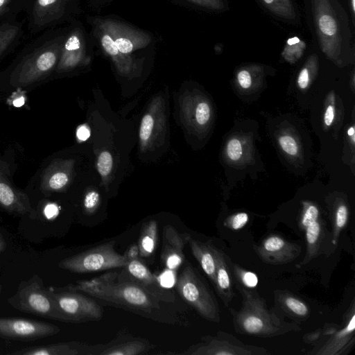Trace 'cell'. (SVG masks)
I'll use <instances>...</instances> for the list:
<instances>
[{"instance_id":"45","label":"cell","mask_w":355,"mask_h":355,"mask_svg":"<svg viewBox=\"0 0 355 355\" xmlns=\"http://www.w3.org/2000/svg\"><path fill=\"white\" fill-rule=\"evenodd\" d=\"M299 42V39L297 37H293L288 40V44H295Z\"/></svg>"},{"instance_id":"20","label":"cell","mask_w":355,"mask_h":355,"mask_svg":"<svg viewBox=\"0 0 355 355\" xmlns=\"http://www.w3.org/2000/svg\"><path fill=\"white\" fill-rule=\"evenodd\" d=\"M355 315L353 313L351 319L347 326L340 330L333 339L329 342V345L325 346L322 354H336V351L339 350L342 346L345 345L350 338L355 329Z\"/></svg>"},{"instance_id":"36","label":"cell","mask_w":355,"mask_h":355,"mask_svg":"<svg viewBox=\"0 0 355 355\" xmlns=\"http://www.w3.org/2000/svg\"><path fill=\"white\" fill-rule=\"evenodd\" d=\"M238 80L243 88L247 89L251 85V76L248 71H241L238 74Z\"/></svg>"},{"instance_id":"30","label":"cell","mask_w":355,"mask_h":355,"mask_svg":"<svg viewBox=\"0 0 355 355\" xmlns=\"http://www.w3.org/2000/svg\"><path fill=\"white\" fill-rule=\"evenodd\" d=\"M210 109L206 103H200L198 105L196 111V118L198 124L205 125L209 119Z\"/></svg>"},{"instance_id":"21","label":"cell","mask_w":355,"mask_h":355,"mask_svg":"<svg viewBox=\"0 0 355 355\" xmlns=\"http://www.w3.org/2000/svg\"><path fill=\"white\" fill-rule=\"evenodd\" d=\"M288 248V244L283 239L277 236H272L263 241L261 254L273 255L277 259V254L286 253Z\"/></svg>"},{"instance_id":"31","label":"cell","mask_w":355,"mask_h":355,"mask_svg":"<svg viewBox=\"0 0 355 355\" xmlns=\"http://www.w3.org/2000/svg\"><path fill=\"white\" fill-rule=\"evenodd\" d=\"M227 155L232 160H238L242 155V146L237 139H231L227 144Z\"/></svg>"},{"instance_id":"44","label":"cell","mask_w":355,"mask_h":355,"mask_svg":"<svg viewBox=\"0 0 355 355\" xmlns=\"http://www.w3.org/2000/svg\"><path fill=\"white\" fill-rule=\"evenodd\" d=\"M5 247H6L5 240H4L2 234L0 233V254L4 250ZM1 286L0 285V293H1Z\"/></svg>"},{"instance_id":"16","label":"cell","mask_w":355,"mask_h":355,"mask_svg":"<svg viewBox=\"0 0 355 355\" xmlns=\"http://www.w3.org/2000/svg\"><path fill=\"white\" fill-rule=\"evenodd\" d=\"M216 257V289L227 306L232 298V281L223 253L214 247Z\"/></svg>"},{"instance_id":"41","label":"cell","mask_w":355,"mask_h":355,"mask_svg":"<svg viewBox=\"0 0 355 355\" xmlns=\"http://www.w3.org/2000/svg\"><path fill=\"white\" fill-rule=\"evenodd\" d=\"M334 118V107L332 105L328 106L325 111L324 121L327 125H330Z\"/></svg>"},{"instance_id":"8","label":"cell","mask_w":355,"mask_h":355,"mask_svg":"<svg viewBox=\"0 0 355 355\" xmlns=\"http://www.w3.org/2000/svg\"><path fill=\"white\" fill-rule=\"evenodd\" d=\"M118 272V281L135 282L146 288L159 300L173 306L177 302L175 295L161 284L158 277L150 270L138 258L130 259Z\"/></svg>"},{"instance_id":"7","label":"cell","mask_w":355,"mask_h":355,"mask_svg":"<svg viewBox=\"0 0 355 355\" xmlns=\"http://www.w3.org/2000/svg\"><path fill=\"white\" fill-rule=\"evenodd\" d=\"M64 289L49 293L65 322H84L102 318L103 309L95 300L76 291Z\"/></svg>"},{"instance_id":"35","label":"cell","mask_w":355,"mask_h":355,"mask_svg":"<svg viewBox=\"0 0 355 355\" xmlns=\"http://www.w3.org/2000/svg\"><path fill=\"white\" fill-rule=\"evenodd\" d=\"M114 43L119 51L123 53H130L133 49L132 42L126 38H117L115 40Z\"/></svg>"},{"instance_id":"26","label":"cell","mask_w":355,"mask_h":355,"mask_svg":"<svg viewBox=\"0 0 355 355\" xmlns=\"http://www.w3.org/2000/svg\"><path fill=\"white\" fill-rule=\"evenodd\" d=\"M320 31L326 35L331 36L337 31V25L334 18L329 15L322 16L318 22Z\"/></svg>"},{"instance_id":"5","label":"cell","mask_w":355,"mask_h":355,"mask_svg":"<svg viewBox=\"0 0 355 355\" xmlns=\"http://www.w3.org/2000/svg\"><path fill=\"white\" fill-rule=\"evenodd\" d=\"M8 302L21 311L65 322L49 291L43 287L39 277L21 282L16 294L8 299Z\"/></svg>"},{"instance_id":"39","label":"cell","mask_w":355,"mask_h":355,"mask_svg":"<svg viewBox=\"0 0 355 355\" xmlns=\"http://www.w3.org/2000/svg\"><path fill=\"white\" fill-rule=\"evenodd\" d=\"M58 211V208L55 205L49 204L46 206L44 213L48 219H51L56 217Z\"/></svg>"},{"instance_id":"25","label":"cell","mask_w":355,"mask_h":355,"mask_svg":"<svg viewBox=\"0 0 355 355\" xmlns=\"http://www.w3.org/2000/svg\"><path fill=\"white\" fill-rule=\"evenodd\" d=\"M286 306L294 313L297 315L304 316L308 313L306 305L293 297H286L285 298Z\"/></svg>"},{"instance_id":"4","label":"cell","mask_w":355,"mask_h":355,"mask_svg":"<svg viewBox=\"0 0 355 355\" xmlns=\"http://www.w3.org/2000/svg\"><path fill=\"white\" fill-rule=\"evenodd\" d=\"M115 242L109 241L62 260L60 268L76 273H89L121 268L128 260L125 254L118 253Z\"/></svg>"},{"instance_id":"12","label":"cell","mask_w":355,"mask_h":355,"mask_svg":"<svg viewBox=\"0 0 355 355\" xmlns=\"http://www.w3.org/2000/svg\"><path fill=\"white\" fill-rule=\"evenodd\" d=\"M161 261L168 269L176 270L184 261L183 248L186 233L181 234L173 226L164 227Z\"/></svg>"},{"instance_id":"14","label":"cell","mask_w":355,"mask_h":355,"mask_svg":"<svg viewBox=\"0 0 355 355\" xmlns=\"http://www.w3.org/2000/svg\"><path fill=\"white\" fill-rule=\"evenodd\" d=\"M186 239L194 257L214 286H216V264L214 246L212 244L205 243L194 239L187 233H186Z\"/></svg>"},{"instance_id":"48","label":"cell","mask_w":355,"mask_h":355,"mask_svg":"<svg viewBox=\"0 0 355 355\" xmlns=\"http://www.w3.org/2000/svg\"><path fill=\"white\" fill-rule=\"evenodd\" d=\"M266 3L270 4L274 0H263Z\"/></svg>"},{"instance_id":"24","label":"cell","mask_w":355,"mask_h":355,"mask_svg":"<svg viewBox=\"0 0 355 355\" xmlns=\"http://www.w3.org/2000/svg\"><path fill=\"white\" fill-rule=\"evenodd\" d=\"M113 165L112 157L109 152H102L98 159L97 168L100 174L103 176L108 175Z\"/></svg>"},{"instance_id":"38","label":"cell","mask_w":355,"mask_h":355,"mask_svg":"<svg viewBox=\"0 0 355 355\" xmlns=\"http://www.w3.org/2000/svg\"><path fill=\"white\" fill-rule=\"evenodd\" d=\"M309 81V72L307 69H303L300 73L298 77V85L300 88L304 89L307 87Z\"/></svg>"},{"instance_id":"18","label":"cell","mask_w":355,"mask_h":355,"mask_svg":"<svg viewBox=\"0 0 355 355\" xmlns=\"http://www.w3.org/2000/svg\"><path fill=\"white\" fill-rule=\"evenodd\" d=\"M15 354L21 355H78L80 354L79 343L70 342L58 343L42 347H28L21 349Z\"/></svg>"},{"instance_id":"37","label":"cell","mask_w":355,"mask_h":355,"mask_svg":"<svg viewBox=\"0 0 355 355\" xmlns=\"http://www.w3.org/2000/svg\"><path fill=\"white\" fill-rule=\"evenodd\" d=\"M172 272L173 271L171 270L166 272H164L162 275V277H158L161 284L164 287L168 288L170 286L173 284L174 276Z\"/></svg>"},{"instance_id":"15","label":"cell","mask_w":355,"mask_h":355,"mask_svg":"<svg viewBox=\"0 0 355 355\" xmlns=\"http://www.w3.org/2000/svg\"><path fill=\"white\" fill-rule=\"evenodd\" d=\"M62 164L54 162L45 168L40 183L42 192L47 193L59 191L67 185L69 175Z\"/></svg>"},{"instance_id":"10","label":"cell","mask_w":355,"mask_h":355,"mask_svg":"<svg viewBox=\"0 0 355 355\" xmlns=\"http://www.w3.org/2000/svg\"><path fill=\"white\" fill-rule=\"evenodd\" d=\"M150 349L148 340L121 333L107 344L88 345L80 343L81 354L89 355H139Z\"/></svg>"},{"instance_id":"19","label":"cell","mask_w":355,"mask_h":355,"mask_svg":"<svg viewBox=\"0 0 355 355\" xmlns=\"http://www.w3.org/2000/svg\"><path fill=\"white\" fill-rule=\"evenodd\" d=\"M158 239V227L155 220H150L143 226L139 239V255L144 258L150 257L155 250Z\"/></svg>"},{"instance_id":"32","label":"cell","mask_w":355,"mask_h":355,"mask_svg":"<svg viewBox=\"0 0 355 355\" xmlns=\"http://www.w3.org/2000/svg\"><path fill=\"white\" fill-rule=\"evenodd\" d=\"M98 201V193L94 191H89L84 198V207L87 211H92L96 208Z\"/></svg>"},{"instance_id":"23","label":"cell","mask_w":355,"mask_h":355,"mask_svg":"<svg viewBox=\"0 0 355 355\" xmlns=\"http://www.w3.org/2000/svg\"><path fill=\"white\" fill-rule=\"evenodd\" d=\"M348 219V210L345 205H340L336 211L335 225H334V236L332 241L334 244H336V240L340 230L345 226Z\"/></svg>"},{"instance_id":"34","label":"cell","mask_w":355,"mask_h":355,"mask_svg":"<svg viewBox=\"0 0 355 355\" xmlns=\"http://www.w3.org/2000/svg\"><path fill=\"white\" fill-rule=\"evenodd\" d=\"M102 45L105 50L110 55H116L119 52L114 41L108 35H105L101 40Z\"/></svg>"},{"instance_id":"40","label":"cell","mask_w":355,"mask_h":355,"mask_svg":"<svg viewBox=\"0 0 355 355\" xmlns=\"http://www.w3.org/2000/svg\"><path fill=\"white\" fill-rule=\"evenodd\" d=\"M76 135L80 140L85 141L89 137L90 131L87 126L82 125L77 130Z\"/></svg>"},{"instance_id":"22","label":"cell","mask_w":355,"mask_h":355,"mask_svg":"<svg viewBox=\"0 0 355 355\" xmlns=\"http://www.w3.org/2000/svg\"><path fill=\"white\" fill-rule=\"evenodd\" d=\"M19 31L16 25L6 23L0 26V55L11 44Z\"/></svg>"},{"instance_id":"29","label":"cell","mask_w":355,"mask_h":355,"mask_svg":"<svg viewBox=\"0 0 355 355\" xmlns=\"http://www.w3.org/2000/svg\"><path fill=\"white\" fill-rule=\"evenodd\" d=\"M282 148L288 154L294 155L297 152V146L295 139L291 136L284 135L279 139Z\"/></svg>"},{"instance_id":"33","label":"cell","mask_w":355,"mask_h":355,"mask_svg":"<svg viewBox=\"0 0 355 355\" xmlns=\"http://www.w3.org/2000/svg\"><path fill=\"white\" fill-rule=\"evenodd\" d=\"M248 220V215L241 212L234 215L230 221V225L233 230H239L243 227Z\"/></svg>"},{"instance_id":"6","label":"cell","mask_w":355,"mask_h":355,"mask_svg":"<svg viewBox=\"0 0 355 355\" xmlns=\"http://www.w3.org/2000/svg\"><path fill=\"white\" fill-rule=\"evenodd\" d=\"M58 49L54 44H45L26 56L12 73V83L26 86L44 78L55 66Z\"/></svg>"},{"instance_id":"43","label":"cell","mask_w":355,"mask_h":355,"mask_svg":"<svg viewBox=\"0 0 355 355\" xmlns=\"http://www.w3.org/2000/svg\"><path fill=\"white\" fill-rule=\"evenodd\" d=\"M12 1L14 0H0V15L6 12Z\"/></svg>"},{"instance_id":"27","label":"cell","mask_w":355,"mask_h":355,"mask_svg":"<svg viewBox=\"0 0 355 355\" xmlns=\"http://www.w3.org/2000/svg\"><path fill=\"white\" fill-rule=\"evenodd\" d=\"M235 274L240 278L242 283L248 288H254L258 284V277L252 272L245 271L238 267H235Z\"/></svg>"},{"instance_id":"42","label":"cell","mask_w":355,"mask_h":355,"mask_svg":"<svg viewBox=\"0 0 355 355\" xmlns=\"http://www.w3.org/2000/svg\"><path fill=\"white\" fill-rule=\"evenodd\" d=\"M128 260L138 258L139 256V249L137 245H132L130 248L127 251L125 254Z\"/></svg>"},{"instance_id":"11","label":"cell","mask_w":355,"mask_h":355,"mask_svg":"<svg viewBox=\"0 0 355 355\" xmlns=\"http://www.w3.org/2000/svg\"><path fill=\"white\" fill-rule=\"evenodd\" d=\"M6 169L0 160V207L18 215L32 213L28 196L13 185Z\"/></svg>"},{"instance_id":"3","label":"cell","mask_w":355,"mask_h":355,"mask_svg":"<svg viewBox=\"0 0 355 355\" xmlns=\"http://www.w3.org/2000/svg\"><path fill=\"white\" fill-rule=\"evenodd\" d=\"M243 306L234 315L238 331L243 334L269 336L283 332L282 322L270 312L262 301L243 289Z\"/></svg>"},{"instance_id":"13","label":"cell","mask_w":355,"mask_h":355,"mask_svg":"<svg viewBox=\"0 0 355 355\" xmlns=\"http://www.w3.org/2000/svg\"><path fill=\"white\" fill-rule=\"evenodd\" d=\"M234 344V343H233ZM228 340L219 337H205L202 343L191 345L182 354L218 355V354H251L248 349L233 345Z\"/></svg>"},{"instance_id":"46","label":"cell","mask_w":355,"mask_h":355,"mask_svg":"<svg viewBox=\"0 0 355 355\" xmlns=\"http://www.w3.org/2000/svg\"><path fill=\"white\" fill-rule=\"evenodd\" d=\"M348 135L350 137H354V127H351V128H349V130H348Z\"/></svg>"},{"instance_id":"17","label":"cell","mask_w":355,"mask_h":355,"mask_svg":"<svg viewBox=\"0 0 355 355\" xmlns=\"http://www.w3.org/2000/svg\"><path fill=\"white\" fill-rule=\"evenodd\" d=\"M319 211L314 205H309L305 210L301 223L306 230V238L308 244V255L313 254L315 245L320 234L321 226L318 221Z\"/></svg>"},{"instance_id":"47","label":"cell","mask_w":355,"mask_h":355,"mask_svg":"<svg viewBox=\"0 0 355 355\" xmlns=\"http://www.w3.org/2000/svg\"><path fill=\"white\" fill-rule=\"evenodd\" d=\"M353 10H355V0H352Z\"/></svg>"},{"instance_id":"2","label":"cell","mask_w":355,"mask_h":355,"mask_svg":"<svg viewBox=\"0 0 355 355\" xmlns=\"http://www.w3.org/2000/svg\"><path fill=\"white\" fill-rule=\"evenodd\" d=\"M175 289L180 297L202 317L212 322L220 320L219 309L214 295L188 261L177 278Z\"/></svg>"},{"instance_id":"1","label":"cell","mask_w":355,"mask_h":355,"mask_svg":"<svg viewBox=\"0 0 355 355\" xmlns=\"http://www.w3.org/2000/svg\"><path fill=\"white\" fill-rule=\"evenodd\" d=\"M118 272H109L89 280L78 281L67 289L81 291L156 322L179 324L181 320L168 304L141 285L118 281Z\"/></svg>"},{"instance_id":"9","label":"cell","mask_w":355,"mask_h":355,"mask_svg":"<svg viewBox=\"0 0 355 355\" xmlns=\"http://www.w3.org/2000/svg\"><path fill=\"white\" fill-rule=\"evenodd\" d=\"M60 328L42 321L0 318V336L10 339L31 340L58 334Z\"/></svg>"},{"instance_id":"28","label":"cell","mask_w":355,"mask_h":355,"mask_svg":"<svg viewBox=\"0 0 355 355\" xmlns=\"http://www.w3.org/2000/svg\"><path fill=\"white\" fill-rule=\"evenodd\" d=\"M154 120L151 115L146 114L141 121L139 137L142 141H146L150 137L153 128Z\"/></svg>"}]
</instances>
